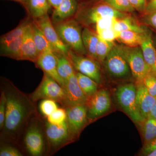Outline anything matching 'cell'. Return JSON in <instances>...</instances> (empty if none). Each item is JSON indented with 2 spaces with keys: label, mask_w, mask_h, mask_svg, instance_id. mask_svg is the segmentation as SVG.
I'll list each match as a JSON object with an SVG mask.
<instances>
[{
  "label": "cell",
  "mask_w": 156,
  "mask_h": 156,
  "mask_svg": "<svg viewBox=\"0 0 156 156\" xmlns=\"http://www.w3.org/2000/svg\"><path fill=\"white\" fill-rule=\"evenodd\" d=\"M1 89L7 98L5 119L1 130V142L11 144L22 149L23 135L31 120L39 114L37 108L29 95L23 92L7 78L1 77Z\"/></svg>",
  "instance_id": "6da1fadb"
},
{
  "label": "cell",
  "mask_w": 156,
  "mask_h": 156,
  "mask_svg": "<svg viewBox=\"0 0 156 156\" xmlns=\"http://www.w3.org/2000/svg\"><path fill=\"white\" fill-rule=\"evenodd\" d=\"M44 120V117L40 114L34 117L23 135L21 148L29 155H46L47 144Z\"/></svg>",
  "instance_id": "7a4b0ae2"
},
{
  "label": "cell",
  "mask_w": 156,
  "mask_h": 156,
  "mask_svg": "<svg viewBox=\"0 0 156 156\" xmlns=\"http://www.w3.org/2000/svg\"><path fill=\"white\" fill-rule=\"evenodd\" d=\"M55 29L62 41L75 53L87 55L82 38L80 26L75 20L69 19L55 23Z\"/></svg>",
  "instance_id": "3957f363"
},
{
  "label": "cell",
  "mask_w": 156,
  "mask_h": 156,
  "mask_svg": "<svg viewBox=\"0 0 156 156\" xmlns=\"http://www.w3.org/2000/svg\"><path fill=\"white\" fill-rule=\"evenodd\" d=\"M44 123L47 140L46 155H52L62 148L74 142L66 121L62 124L54 125L48 122L44 118Z\"/></svg>",
  "instance_id": "277c9868"
},
{
  "label": "cell",
  "mask_w": 156,
  "mask_h": 156,
  "mask_svg": "<svg viewBox=\"0 0 156 156\" xmlns=\"http://www.w3.org/2000/svg\"><path fill=\"white\" fill-rule=\"evenodd\" d=\"M118 45L129 65L136 85L143 83L146 77L152 72L144 58L140 46L131 47L124 44Z\"/></svg>",
  "instance_id": "5b68a950"
},
{
  "label": "cell",
  "mask_w": 156,
  "mask_h": 156,
  "mask_svg": "<svg viewBox=\"0 0 156 156\" xmlns=\"http://www.w3.org/2000/svg\"><path fill=\"white\" fill-rule=\"evenodd\" d=\"M136 87L132 83L125 84L117 88L115 96L124 111L134 122L140 124L145 119L136 102Z\"/></svg>",
  "instance_id": "8992f818"
},
{
  "label": "cell",
  "mask_w": 156,
  "mask_h": 156,
  "mask_svg": "<svg viewBox=\"0 0 156 156\" xmlns=\"http://www.w3.org/2000/svg\"><path fill=\"white\" fill-rule=\"evenodd\" d=\"M34 102L43 99H52L64 106L65 93L63 87L57 81L44 73L41 83L33 92L29 94Z\"/></svg>",
  "instance_id": "52a82bcc"
},
{
  "label": "cell",
  "mask_w": 156,
  "mask_h": 156,
  "mask_svg": "<svg viewBox=\"0 0 156 156\" xmlns=\"http://www.w3.org/2000/svg\"><path fill=\"white\" fill-rule=\"evenodd\" d=\"M127 15V13L120 12L107 4L101 2L82 11L79 18L84 24L89 25L95 24L100 20L106 17L120 19L126 17Z\"/></svg>",
  "instance_id": "ba28073f"
},
{
  "label": "cell",
  "mask_w": 156,
  "mask_h": 156,
  "mask_svg": "<svg viewBox=\"0 0 156 156\" xmlns=\"http://www.w3.org/2000/svg\"><path fill=\"white\" fill-rule=\"evenodd\" d=\"M67 57L74 69L91 78L97 83H101V73L98 62L89 56L78 54L70 50Z\"/></svg>",
  "instance_id": "9c48e42d"
},
{
  "label": "cell",
  "mask_w": 156,
  "mask_h": 156,
  "mask_svg": "<svg viewBox=\"0 0 156 156\" xmlns=\"http://www.w3.org/2000/svg\"><path fill=\"white\" fill-rule=\"evenodd\" d=\"M66 122L73 139L75 141L89 123L87 105L66 107Z\"/></svg>",
  "instance_id": "30bf717a"
},
{
  "label": "cell",
  "mask_w": 156,
  "mask_h": 156,
  "mask_svg": "<svg viewBox=\"0 0 156 156\" xmlns=\"http://www.w3.org/2000/svg\"><path fill=\"white\" fill-rule=\"evenodd\" d=\"M109 74L116 79L128 77L131 74L127 60L115 44L103 62Z\"/></svg>",
  "instance_id": "8fae6325"
},
{
  "label": "cell",
  "mask_w": 156,
  "mask_h": 156,
  "mask_svg": "<svg viewBox=\"0 0 156 156\" xmlns=\"http://www.w3.org/2000/svg\"><path fill=\"white\" fill-rule=\"evenodd\" d=\"M112 105L111 99L108 91L105 89L98 90L87 102V115L89 122L102 116L109 110Z\"/></svg>",
  "instance_id": "7c38bea8"
},
{
  "label": "cell",
  "mask_w": 156,
  "mask_h": 156,
  "mask_svg": "<svg viewBox=\"0 0 156 156\" xmlns=\"http://www.w3.org/2000/svg\"><path fill=\"white\" fill-rule=\"evenodd\" d=\"M34 21L42 31L55 52L67 56L70 49L58 36L48 14Z\"/></svg>",
  "instance_id": "4fadbf2b"
},
{
  "label": "cell",
  "mask_w": 156,
  "mask_h": 156,
  "mask_svg": "<svg viewBox=\"0 0 156 156\" xmlns=\"http://www.w3.org/2000/svg\"><path fill=\"white\" fill-rule=\"evenodd\" d=\"M65 98L63 108L87 105L89 98L85 95L78 83L75 72L64 84Z\"/></svg>",
  "instance_id": "5bb4252c"
},
{
  "label": "cell",
  "mask_w": 156,
  "mask_h": 156,
  "mask_svg": "<svg viewBox=\"0 0 156 156\" xmlns=\"http://www.w3.org/2000/svg\"><path fill=\"white\" fill-rule=\"evenodd\" d=\"M34 63L37 67L53 78L62 87H64V82L58 74L57 70V57L55 52L49 51L41 53Z\"/></svg>",
  "instance_id": "9a60e30c"
},
{
  "label": "cell",
  "mask_w": 156,
  "mask_h": 156,
  "mask_svg": "<svg viewBox=\"0 0 156 156\" xmlns=\"http://www.w3.org/2000/svg\"><path fill=\"white\" fill-rule=\"evenodd\" d=\"M136 102L140 111L144 119L148 117L156 102V98L149 93L144 84L136 85Z\"/></svg>",
  "instance_id": "2e32d148"
},
{
  "label": "cell",
  "mask_w": 156,
  "mask_h": 156,
  "mask_svg": "<svg viewBox=\"0 0 156 156\" xmlns=\"http://www.w3.org/2000/svg\"><path fill=\"white\" fill-rule=\"evenodd\" d=\"M31 23L23 37L18 60H28L35 63L40 54L34 42Z\"/></svg>",
  "instance_id": "e0dca14e"
},
{
  "label": "cell",
  "mask_w": 156,
  "mask_h": 156,
  "mask_svg": "<svg viewBox=\"0 0 156 156\" xmlns=\"http://www.w3.org/2000/svg\"><path fill=\"white\" fill-rule=\"evenodd\" d=\"M77 9L76 0H62L60 5L54 9L52 20L55 23L69 19L75 14Z\"/></svg>",
  "instance_id": "ac0fdd59"
},
{
  "label": "cell",
  "mask_w": 156,
  "mask_h": 156,
  "mask_svg": "<svg viewBox=\"0 0 156 156\" xmlns=\"http://www.w3.org/2000/svg\"><path fill=\"white\" fill-rule=\"evenodd\" d=\"M20 3L34 20L40 19L48 14L52 7L48 0H23Z\"/></svg>",
  "instance_id": "d6986e66"
},
{
  "label": "cell",
  "mask_w": 156,
  "mask_h": 156,
  "mask_svg": "<svg viewBox=\"0 0 156 156\" xmlns=\"http://www.w3.org/2000/svg\"><path fill=\"white\" fill-rule=\"evenodd\" d=\"M143 55L152 72L156 75V50L150 32L140 45Z\"/></svg>",
  "instance_id": "ffe728a7"
},
{
  "label": "cell",
  "mask_w": 156,
  "mask_h": 156,
  "mask_svg": "<svg viewBox=\"0 0 156 156\" xmlns=\"http://www.w3.org/2000/svg\"><path fill=\"white\" fill-rule=\"evenodd\" d=\"M82 38L87 55L90 58L97 61L96 48L99 37L97 33L88 27H85L82 31Z\"/></svg>",
  "instance_id": "44dd1931"
},
{
  "label": "cell",
  "mask_w": 156,
  "mask_h": 156,
  "mask_svg": "<svg viewBox=\"0 0 156 156\" xmlns=\"http://www.w3.org/2000/svg\"><path fill=\"white\" fill-rule=\"evenodd\" d=\"M149 32L148 30L145 33L142 34L133 31H122L119 32L117 40L128 47H138L142 44Z\"/></svg>",
  "instance_id": "7402d4cb"
},
{
  "label": "cell",
  "mask_w": 156,
  "mask_h": 156,
  "mask_svg": "<svg viewBox=\"0 0 156 156\" xmlns=\"http://www.w3.org/2000/svg\"><path fill=\"white\" fill-rule=\"evenodd\" d=\"M31 27L34 42L40 54L49 51L55 52L42 31L34 21L31 23Z\"/></svg>",
  "instance_id": "603a6c76"
},
{
  "label": "cell",
  "mask_w": 156,
  "mask_h": 156,
  "mask_svg": "<svg viewBox=\"0 0 156 156\" xmlns=\"http://www.w3.org/2000/svg\"><path fill=\"white\" fill-rule=\"evenodd\" d=\"M55 53L57 57L58 74L63 80L65 84L68 80L70 77L75 72V71L67 56L57 52H55Z\"/></svg>",
  "instance_id": "cb8c5ba5"
},
{
  "label": "cell",
  "mask_w": 156,
  "mask_h": 156,
  "mask_svg": "<svg viewBox=\"0 0 156 156\" xmlns=\"http://www.w3.org/2000/svg\"><path fill=\"white\" fill-rule=\"evenodd\" d=\"M113 28L118 32L122 31L130 30L144 34L148 31L144 27L139 25L133 18L128 16L117 19Z\"/></svg>",
  "instance_id": "d4e9b609"
},
{
  "label": "cell",
  "mask_w": 156,
  "mask_h": 156,
  "mask_svg": "<svg viewBox=\"0 0 156 156\" xmlns=\"http://www.w3.org/2000/svg\"><path fill=\"white\" fill-rule=\"evenodd\" d=\"M23 37L24 36L21 37L7 44H1V56L9 57L18 60L20 54Z\"/></svg>",
  "instance_id": "484cf974"
},
{
  "label": "cell",
  "mask_w": 156,
  "mask_h": 156,
  "mask_svg": "<svg viewBox=\"0 0 156 156\" xmlns=\"http://www.w3.org/2000/svg\"><path fill=\"white\" fill-rule=\"evenodd\" d=\"M78 83L81 89L87 97H92L98 91V83L88 76L76 72Z\"/></svg>",
  "instance_id": "4316f807"
},
{
  "label": "cell",
  "mask_w": 156,
  "mask_h": 156,
  "mask_svg": "<svg viewBox=\"0 0 156 156\" xmlns=\"http://www.w3.org/2000/svg\"><path fill=\"white\" fill-rule=\"evenodd\" d=\"M139 125L144 144L156 138V119L148 117Z\"/></svg>",
  "instance_id": "83f0119b"
},
{
  "label": "cell",
  "mask_w": 156,
  "mask_h": 156,
  "mask_svg": "<svg viewBox=\"0 0 156 156\" xmlns=\"http://www.w3.org/2000/svg\"><path fill=\"white\" fill-rule=\"evenodd\" d=\"M31 23L28 20L23 21L13 30L2 36L0 39L1 44H7L11 41L24 36L30 26Z\"/></svg>",
  "instance_id": "f1b7e54d"
},
{
  "label": "cell",
  "mask_w": 156,
  "mask_h": 156,
  "mask_svg": "<svg viewBox=\"0 0 156 156\" xmlns=\"http://www.w3.org/2000/svg\"><path fill=\"white\" fill-rule=\"evenodd\" d=\"M115 45L114 42L104 41L99 38L96 48V58L99 63H103Z\"/></svg>",
  "instance_id": "f546056e"
},
{
  "label": "cell",
  "mask_w": 156,
  "mask_h": 156,
  "mask_svg": "<svg viewBox=\"0 0 156 156\" xmlns=\"http://www.w3.org/2000/svg\"><path fill=\"white\" fill-rule=\"evenodd\" d=\"M102 2L123 13H132L135 10L129 0H103Z\"/></svg>",
  "instance_id": "4dcf8cb0"
},
{
  "label": "cell",
  "mask_w": 156,
  "mask_h": 156,
  "mask_svg": "<svg viewBox=\"0 0 156 156\" xmlns=\"http://www.w3.org/2000/svg\"><path fill=\"white\" fill-rule=\"evenodd\" d=\"M25 153L20 147L8 143L1 142L0 156H23Z\"/></svg>",
  "instance_id": "1f68e13d"
},
{
  "label": "cell",
  "mask_w": 156,
  "mask_h": 156,
  "mask_svg": "<svg viewBox=\"0 0 156 156\" xmlns=\"http://www.w3.org/2000/svg\"><path fill=\"white\" fill-rule=\"evenodd\" d=\"M57 102L52 99H43L39 105V109L43 117L47 118L58 108Z\"/></svg>",
  "instance_id": "d6a6232c"
},
{
  "label": "cell",
  "mask_w": 156,
  "mask_h": 156,
  "mask_svg": "<svg viewBox=\"0 0 156 156\" xmlns=\"http://www.w3.org/2000/svg\"><path fill=\"white\" fill-rule=\"evenodd\" d=\"M66 110L64 108H58L50 115L46 118L48 122L54 125L62 124L66 121Z\"/></svg>",
  "instance_id": "836d02e7"
},
{
  "label": "cell",
  "mask_w": 156,
  "mask_h": 156,
  "mask_svg": "<svg viewBox=\"0 0 156 156\" xmlns=\"http://www.w3.org/2000/svg\"><path fill=\"white\" fill-rule=\"evenodd\" d=\"M144 84L149 93L156 98V75L151 73L144 79Z\"/></svg>",
  "instance_id": "e575fe53"
},
{
  "label": "cell",
  "mask_w": 156,
  "mask_h": 156,
  "mask_svg": "<svg viewBox=\"0 0 156 156\" xmlns=\"http://www.w3.org/2000/svg\"><path fill=\"white\" fill-rule=\"evenodd\" d=\"M117 19V18L115 17H108L100 20L95 24L96 32L105 30L113 28Z\"/></svg>",
  "instance_id": "d590c367"
},
{
  "label": "cell",
  "mask_w": 156,
  "mask_h": 156,
  "mask_svg": "<svg viewBox=\"0 0 156 156\" xmlns=\"http://www.w3.org/2000/svg\"><path fill=\"white\" fill-rule=\"evenodd\" d=\"M7 109V98L5 92L1 89L0 95V130L4 127Z\"/></svg>",
  "instance_id": "8d00e7d4"
},
{
  "label": "cell",
  "mask_w": 156,
  "mask_h": 156,
  "mask_svg": "<svg viewBox=\"0 0 156 156\" xmlns=\"http://www.w3.org/2000/svg\"><path fill=\"white\" fill-rule=\"evenodd\" d=\"M96 33L99 38L111 42H114L115 40H117L119 33L114 28L105 30Z\"/></svg>",
  "instance_id": "74e56055"
},
{
  "label": "cell",
  "mask_w": 156,
  "mask_h": 156,
  "mask_svg": "<svg viewBox=\"0 0 156 156\" xmlns=\"http://www.w3.org/2000/svg\"><path fill=\"white\" fill-rule=\"evenodd\" d=\"M129 1L135 10L139 12H145L147 5V0H129Z\"/></svg>",
  "instance_id": "f35d334b"
},
{
  "label": "cell",
  "mask_w": 156,
  "mask_h": 156,
  "mask_svg": "<svg viewBox=\"0 0 156 156\" xmlns=\"http://www.w3.org/2000/svg\"><path fill=\"white\" fill-rule=\"evenodd\" d=\"M156 148V138L151 141L144 144L141 150V154L143 155L147 156L148 154Z\"/></svg>",
  "instance_id": "ab89813d"
},
{
  "label": "cell",
  "mask_w": 156,
  "mask_h": 156,
  "mask_svg": "<svg viewBox=\"0 0 156 156\" xmlns=\"http://www.w3.org/2000/svg\"><path fill=\"white\" fill-rule=\"evenodd\" d=\"M156 12V0H150L147 5L145 12L147 15Z\"/></svg>",
  "instance_id": "60d3db41"
},
{
  "label": "cell",
  "mask_w": 156,
  "mask_h": 156,
  "mask_svg": "<svg viewBox=\"0 0 156 156\" xmlns=\"http://www.w3.org/2000/svg\"><path fill=\"white\" fill-rule=\"evenodd\" d=\"M147 20L149 24L156 30V12L148 14Z\"/></svg>",
  "instance_id": "b9f144b4"
},
{
  "label": "cell",
  "mask_w": 156,
  "mask_h": 156,
  "mask_svg": "<svg viewBox=\"0 0 156 156\" xmlns=\"http://www.w3.org/2000/svg\"><path fill=\"white\" fill-rule=\"evenodd\" d=\"M62 1V0H48L50 5L54 9H56Z\"/></svg>",
  "instance_id": "7bdbcfd3"
},
{
  "label": "cell",
  "mask_w": 156,
  "mask_h": 156,
  "mask_svg": "<svg viewBox=\"0 0 156 156\" xmlns=\"http://www.w3.org/2000/svg\"><path fill=\"white\" fill-rule=\"evenodd\" d=\"M148 117H152L156 119V102L151 110Z\"/></svg>",
  "instance_id": "ee69618b"
},
{
  "label": "cell",
  "mask_w": 156,
  "mask_h": 156,
  "mask_svg": "<svg viewBox=\"0 0 156 156\" xmlns=\"http://www.w3.org/2000/svg\"><path fill=\"white\" fill-rule=\"evenodd\" d=\"M147 156H156V148L148 154Z\"/></svg>",
  "instance_id": "f6af8a7d"
},
{
  "label": "cell",
  "mask_w": 156,
  "mask_h": 156,
  "mask_svg": "<svg viewBox=\"0 0 156 156\" xmlns=\"http://www.w3.org/2000/svg\"><path fill=\"white\" fill-rule=\"evenodd\" d=\"M154 44L156 50V36L153 39Z\"/></svg>",
  "instance_id": "bcb514c9"
},
{
  "label": "cell",
  "mask_w": 156,
  "mask_h": 156,
  "mask_svg": "<svg viewBox=\"0 0 156 156\" xmlns=\"http://www.w3.org/2000/svg\"><path fill=\"white\" fill-rule=\"evenodd\" d=\"M12 1H16V2H19L21 3L23 0H12Z\"/></svg>",
  "instance_id": "7dc6e473"
}]
</instances>
